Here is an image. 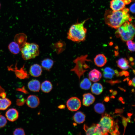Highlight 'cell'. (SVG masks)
I'll return each mask as SVG.
<instances>
[{
    "label": "cell",
    "mask_w": 135,
    "mask_h": 135,
    "mask_svg": "<svg viewBox=\"0 0 135 135\" xmlns=\"http://www.w3.org/2000/svg\"><path fill=\"white\" fill-rule=\"evenodd\" d=\"M129 10L128 8H125L117 11L106 10L104 15L105 23L110 27L117 29L125 22L132 20Z\"/></svg>",
    "instance_id": "6da1fadb"
},
{
    "label": "cell",
    "mask_w": 135,
    "mask_h": 135,
    "mask_svg": "<svg viewBox=\"0 0 135 135\" xmlns=\"http://www.w3.org/2000/svg\"><path fill=\"white\" fill-rule=\"evenodd\" d=\"M98 126L102 135H108L109 133L112 135L119 134L118 126L115 125L113 118L106 114L102 115V117Z\"/></svg>",
    "instance_id": "7a4b0ae2"
},
{
    "label": "cell",
    "mask_w": 135,
    "mask_h": 135,
    "mask_svg": "<svg viewBox=\"0 0 135 135\" xmlns=\"http://www.w3.org/2000/svg\"><path fill=\"white\" fill-rule=\"evenodd\" d=\"M87 20L72 25L67 33V38L76 42L84 41L86 38L87 30L84 27V25Z\"/></svg>",
    "instance_id": "3957f363"
},
{
    "label": "cell",
    "mask_w": 135,
    "mask_h": 135,
    "mask_svg": "<svg viewBox=\"0 0 135 135\" xmlns=\"http://www.w3.org/2000/svg\"><path fill=\"white\" fill-rule=\"evenodd\" d=\"M115 33L117 38H120L123 41H127L133 39L135 34L134 25L127 21L117 28Z\"/></svg>",
    "instance_id": "277c9868"
},
{
    "label": "cell",
    "mask_w": 135,
    "mask_h": 135,
    "mask_svg": "<svg viewBox=\"0 0 135 135\" xmlns=\"http://www.w3.org/2000/svg\"><path fill=\"white\" fill-rule=\"evenodd\" d=\"M20 51L22 56L24 60L34 58L40 53L38 45L36 44L26 42L21 47Z\"/></svg>",
    "instance_id": "5b68a950"
},
{
    "label": "cell",
    "mask_w": 135,
    "mask_h": 135,
    "mask_svg": "<svg viewBox=\"0 0 135 135\" xmlns=\"http://www.w3.org/2000/svg\"><path fill=\"white\" fill-rule=\"evenodd\" d=\"M88 55L82 56L78 57L74 61L76 64V65L73 69L78 76L79 80L81 76L84 74V72L87 70V69L89 68V67L85 63V62L91 61V60L87 59Z\"/></svg>",
    "instance_id": "8992f818"
},
{
    "label": "cell",
    "mask_w": 135,
    "mask_h": 135,
    "mask_svg": "<svg viewBox=\"0 0 135 135\" xmlns=\"http://www.w3.org/2000/svg\"><path fill=\"white\" fill-rule=\"evenodd\" d=\"M66 105L69 110L75 111L78 110L80 108L81 102L78 98L76 97H72L67 100Z\"/></svg>",
    "instance_id": "52a82bcc"
},
{
    "label": "cell",
    "mask_w": 135,
    "mask_h": 135,
    "mask_svg": "<svg viewBox=\"0 0 135 135\" xmlns=\"http://www.w3.org/2000/svg\"><path fill=\"white\" fill-rule=\"evenodd\" d=\"M84 128L86 135H102L97 124H93L89 127L84 124Z\"/></svg>",
    "instance_id": "ba28073f"
},
{
    "label": "cell",
    "mask_w": 135,
    "mask_h": 135,
    "mask_svg": "<svg viewBox=\"0 0 135 135\" xmlns=\"http://www.w3.org/2000/svg\"><path fill=\"white\" fill-rule=\"evenodd\" d=\"M125 4L124 0H112L110 2V6L112 10L117 11L125 8Z\"/></svg>",
    "instance_id": "9c48e42d"
},
{
    "label": "cell",
    "mask_w": 135,
    "mask_h": 135,
    "mask_svg": "<svg viewBox=\"0 0 135 135\" xmlns=\"http://www.w3.org/2000/svg\"><path fill=\"white\" fill-rule=\"evenodd\" d=\"M26 104L29 107L34 108L37 107L40 103L38 98L34 95H30L28 97L26 100Z\"/></svg>",
    "instance_id": "30bf717a"
},
{
    "label": "cell",
    "mask_w": 135,
    "mask_h": 135,
    "mask_svg": "<svg viewBox=\"0 0 135 135\" xmlns=\"http://www.w3.org/2000/svg\"><path fill=\"white\" fill-rule=\"evenodd\" d=\"M6 116L9 121L14 122L18 118L19 113L18 111L15 108H11L8 110L6 113Z\"/></svg>",
    "instance_id": "8fae6325"
},
{
    "label": "cell",
    "mask_w": 135,
    "mask_h": 135,
    "mask_svg": "<svg viewBox=\"0 0 135 135\" xmlns=\"http://www.w3.org/2000/svg\"><path fill=\"white\" fill-rule=\"evenodd\" d=\"M42 72L41 66L39 65L35 64L32 65L30 69L29 73L34 77H38L41 75Z\"/></svg>",
    "instance_id": "7c38bea8"
},
{
    "label": "cell",
    "mask_w": 135,
    "mask_h": 135,
    "mask_svg": "<svg viewBox=\"0 0 135 135\" xmlns=\"http://www.w3.org/2000/svg\"><path fill=\"white\" fill-rule=\"evenodd\" d=\"M83 96L82 104L86 106H89L95 101V97L90 93L85 94L83 95Z\"/></svg>",
    "instance_id": "4fadbf2b"
},
{
    "label": "cell",
    "mask_w": 135,
    "mask_h": 135,
    "mask_svg": "<svg viewBox=\"0 0 135 135\" xmlns=\"http://www.w3.org/2000/svg\"><path fill=\"white\" fill-rule=\"evenodd\" d=\"M28 89L30 91L38 92L39 91L40 88V83L38 80H32L28 82Z\"/></svg>",
    "instance_id": "5bb4252c"
},
{
    "label": "cell",
    "mask_w": 135,
    "mask_h": 135,
    "mask_svg": "<svg viewBox=\"0 0 135 135\" xmlns=\"http://www.w3.org/2000/svg\"><path fill=\"white\" fill-rule=\"evenodd\" d=\"M102 74L98 70L94 69L90 72L88 76L90 80L96 82L99 80L102 77Z\"/></svg>",
    "instance_id": "9a60e30c"
},
{
    "label": "cell",
    "mask_w": 135,
    "mask_h": 135,
    "mask_svg": "<svg viewBox=\"0 0 135 135\" xmlns=\"http://www.w3.org/2000/svg\"><path fill=\"white\" fill-rule=\"evenodd\" d=\"M107 59L103 54H99L97 55L94 59L95 64L98 66L101 67L104 66L106 63Z\"/></svg>",
    "instance_id": "2e32d148"
},
{
    "label": "cell",
    "mask_w": 135,
    "mask_h": 135,
    "mask_svg": "<svg viewBox=\"0 0 135 135\" xmlns=\"http://www.w3.org/2000/svg\"><path fill=\"white\" fill-rule=\"evenodd\" d=\"M27 38V36L25 34L20 33L16 35L14 37V40L15 42L18 44L21 47V44L22 46L26 42Z\"/></svg>",
    "instance_id": "e0dca14e"
},
{
    "label": "cell",
    "mask_w": 135,
    "mask_h": 135,
    "mask_svg": "<svg viewBox=\"0 0 135 135\" xmlns=\"http://www.w3.org/2000/svg\"><path fill=\"white\" fill-rule=\"evenodd\" d=\"M118 66L120 68L124 70H126L131 67L129 65V62L126 58H121L117 61Z\"/></svg>",
    "instance_id": "ac0fdd59"
},
{
    "label": "cell",
    "mask_w": 135,
    "mask_h": 135,
    "mask_svg": "<svg viewBox=\"0 0 135 135\" xmlns=\"http://www.w3.org/2000/svg\"><path fill=\"white\" fill-rule=\"evenodd\" d=\"M91 90L92 93L96 95L100 94L103 90V87L100 83H95L92 86Z\"/></svg>",
    "instance_id": "d6986e66"
},
{
    "label": "cell",
    "mask_w": 135,
    "mask_h": 135,
    "mask_svg": "<svg viewBox=\"0 0 135 135\" xmlns=\"http://www.w3.org/2000/svg\"><path fill=\"white\" fill-rule=\"evenodd\" d=\"M74 121L78 124H81L84 122L85 119V115L81 112L76 113L73 116Z\"/></svg>",
    "instance_id": "ffe728a7"
},
{
    "label": "cell",
    "mask_w": 135,
    "mask_h": 135,
    "mask_svg": "<svg viewBox=\"0 0 135 135\" xmlns=\"http://www.w3.org/2000/svg\"><path fill=\"white\" fill-rule=\"evenodd\" d=\"M8 47L10 52L14 54H18L20 51L19 45L15 42H10L9 44Z\"/></svg>",
    "instance_id": "44dd1931"
},
{
    "label": "cell",
    "mask_w": 135,
    "mask_h": 135,
    "mask_svg": "<svg viewBox=\"0 0 135 135\" xmlns=\"http://www.w3.org/2000/svg\"><path fill=\"white\" fill-rule=\"evenodd\" d=\"M54 64L53 60L48 58L45 59L41 62L42 67L44 69L48 71L52 68Z\"/></svg>",
    "instance_id": "7402d4cb"
},
{
    "label": "cell",
    "mask_w": 135,
    "mask_h": 135,
    "mask_svg": "<svg viewBox=\"0 0 135 135\" xmlns=\"http://www.w3.org/2000/svg\"><path fill=\"white\" fill-rule=\"evenodd\" d=\"M11 103V101L8 98H0V110H4L6 109Z\"/></svg>",
    "instance_id": "603a6c76"
},
{
    "label": "cell",
    "mask_w": 135,
    "mask_h": 135,
    "mask_svg": "<svg viewBox=\"0 0 135 135\" xmlns=\"http://www.w3.org/2000/svg\"><path fill=\"white\" fill-rule=\"evenodd\" d=\"M52 86L51 83L48 80H46L42 84L41 88L42 90L45 93H48L52 90Z\"/></svg>",
    "instance_id": "cb8c5ba5"
},
{
    "label": "cell",
    "mask_w": 135,
    "mask_h": 135,
    "mask_svg": "<svg viewBox=\"0 0 135 135\" xmlns=\"http://www.w3.org/2000/svg\"><path fill=\"white\" fill-rule=\"evenodd\" d=\"M91 84V82L90 80L87 78H85L81 82L80 86L82 89L88 90L90 88Z\"/></svg>",
    "instance_id": "d4e9b609"
},
{
    "label": "cell",
    "mask_w": 135,
    "mask_h": 135,
    "mask_svg": "<svg viewBox=\"0 0 135 135\" xmlns=\"http://www.w3.org/2000/svg\"><path fill=\"white\" fill-rule=\"evenodd\" d=\"M94 108L95 111L99 114L104 113L105 109L104 105L101 103L96 104L94 106Z\"/></svg>",
    "instance_id": "484cf974"
},
{
    "label": "cell",
    "mask_w": 135,
    "mask_h": 135,
    "mask_svg": "<svg viewBox=\"0 0 135 135\" xmlns=\"http://www.w3.org/2000/svg\"><path fill=\"white\" fill-rule=\"evenodd\" d=\"M103 70V72L110 73L113 75H116L117 76H119V72L117 70H114L109 67H106L104 68Z\"/></svg>",
    "instance_id": "4316f807"
},
{
    "label": "cell",
    "mask_w": 135,
    "mask_h": 135,
    "mask_svg": "<svg viewBox=\"0 0 135 135\" xmlns=\"http://www.w3.org/2000/svg\"><path fill=\"white\" fill-rule=\"evenodd\" d=\"M126 44L129 50L131 52H134L135 50V43L132 40L127 41Z\"/></svg>",
    "instance_id": "83f0119b"
},
{
    "label": "cell",
    "mask_w": 135,
    "mask_h": 135,
    "mask_svg": "<svg viewBox=\"0 0 135 135\" xmlns=\"http://www.w3.org/2000/svg\"><path fill=\"white\" fill-rule=\"evenodd\" d=\"M14 135H24L25 134L24 129L21 128H16L13 132Z\"/></svg>",
    "instance_id": "f1b7e54d"
},
{
    "label": "cell",
    "mask_w": 135,
    "mask_h": 135,
    "mask_svg": "<svg viewBox=\"0 0 135 135\" xmlns=\"http://www.w3.org/2000/svg\"><path fill=\"white\" fill-rule=\"evenodd\" d=\"M7 121L6 118L4 116L0 115V128H2L6 125Z\"/></svg>",
    "instance_id": "f546056e"
},
{
    "label": "cell",
    "mask_w": 135,
    "mask_h": 135,
    "mask_svg": "<svg viewBox=\"0 0 135 135\" xmlns=\"http://www.w3.org/2000/svg\"><path fill=\"white\" fill-rule=\"evenodd\" d=\"M6 96L4 89L0 86V97L4 98H6Z\"/></svg>",
    "instance_id": "4dcf8cb0"
},
{
    "label": "cell",
    "mask_w": 135,
    "mask_h": 135,
    "mask_svg": "<svg viewBox=\"0 0 135 135\" xmlns=\"http://www.w3.org/2000/svg\"><path fill=\"white\" fill-rule=\"evenodd\" d=\"M103 76L105 78L111 79L113 76L112 74L108 72H103Z\"/></svg>",
    "instance_id": "1f68e13d"
},
{
    "label": "cell",
    "mask_w": 135,
    "mask_h": 135,
    "mask_svg": "<svg viewBox=\"0 0 135 135\" xmlns=\"http://www.w3.org/2000/svg\"><path fill=\"white\" fill-rule=\"evenodd\" d=\"M26 100L23 98L21 100H17V104L18 105L20 106L24 104Z\"/></svg>",
    "instance_id": "d6a6232c"
},
{
    "label": "cell",
    "mask_w": 135,
    "mask_h": 135,
    "mask_svg": "<svg viewBox=\"0 0 135 135\" xmlns=\"http://www.w3.org/2000/svg\"><path fill=\"white\" fill-rule=\"evenodd\" d=\"M119 76H122L124 75L125 76H127L129 75V73L127 71L123 70L119 73Z\"/></svg>",
    "instance_id": "836d02e7"
},
{
    "label": "cell",
    "mask_w": 135,
    "mask_h": 135,
    "mask_svg": "<svg viewBox=\"0 0 135 135\" xmlns=\"http://www.w3.org/2000/svg\"><path fill=\"white\" fill-rule=\"evenodd\" d=\"M135 4L134 3L132 4L130 6V11L133 13H134L135 12Z\"/></svg>",
    "instance_id": "e575fe53"
},
{
    "label": "cell",
    "mask_w": 135,
    "mask_h": 135,
    "mask_svg": "<svg viewBox=\"0 0 135 135\" xmlns=\"http://www.w3.org/2000/svg\"><path fill=\"white\" fill-rule=\"evenodd\" d=\"M127 121L126 120V119L124 117L122 118V122L124 125V129H125L126 128L127 125Z\"/></svg>",
    "instance_id": "d590c367"
},
{
    "label": "cell",
    "mask_w": 135,
    "mask_h": 135,
    "mask_svg": "<svg viewBox=\"0 0 135 135\" xmlns=\"http://www.w3.org/2000/svg\"><path fill=\"white\" fill-rule=\"evenodd\" d=\"M120 81L118 80H116L115 81H112V80H110L108 81V82L110 83L111 84H114L117 83H118Z\"/></svg>",
    "instance_id": "8d00e7d4"
},
{
    "label": "cell",
    "mask_w": 135,
    "mask_h": 135,
    "mask_svg": "<svg viewBox=\"0 0 135 135\" xmlns=\"http://www.w3.org/2000/svg\"><path fill=\"white\" fill-rule=\"evenodd\" d=\"M126 4H128L130 2L131 0H124Z\"/></svg>",
    "instance_id": "74e56055"
},
{
    "label": "cell",
    "mask_w": 135,
    "mask_h": 135,
    "mask_svg": "<svg viewBox=\"0 0 135 135\" xmlns=\"http://www.w3.org/2000/svg\"><path fill=\"white\" fill-rule=\"evenodd\" d=\"M135 78H134L132 79V85L134 87H135Z\"/></svg>",
    "instance_id": "f35d334b"
},
{
    "label": "cell",
    "mask_w": 135,
    "mask_h": 135,
    "mask_svg": "<svg viewBox=\"0 0 135 135\" xmlns=\"http://www.w3.org/2000/svg\"><path fill=\"white\" fill-rule=\"evenodd\" d=\"M110 100L108 96H106L105 97L104 99V101L107 102Z\"/></svg>",
    "instance_id": "ab89813d"
},
{
    "label": "cell",
    "mask_w": 135,
    "mask_h": 135,
    "mask_svg": "<svg viewBox=\"0 0 135 135\" xmlns=\"http://www.w3.org/2000/svg\"><path fill=\"white\" fill-rule=\"evenodd\" d=\"M128 81V84L129 85H132V80H129Z\"/></svg>",
    "instance_id": "60d3db41"
},
{
    "label": "cell",
    "mask_w": 135,
    "mask_h": 135,
    "mask_svg": "<svg viewBox=\"0 0 135 135\" xmlns=\"http://www.w3.org/2000/svg\"><path fill=\"white\" fill-rule=\"evenodd\" d=\"M117 94V92L116 91H114L113 92L112 94L113 95H115Z\"/></svg>",
    "instance_id": "b9f144b4"
},
{
    "label": "cell",
    "mask_w": 135,
    "mask_h": 135,
    "mask_svg": "<svg viewBox=\"0 0 135 135\" xmlns=\"http://www.w3.org/2000/svg\"><path fill=\"white\" fill-rule=\"evenodd\" d=\"M126 120L127 122H131V121L130 120L129 118H127L126 119Z\"/></svg>",
    "instance_id": "7bdbcfd3"
},
{
    "label": "cell",
    "mask_w": 135,
    "mask_h": 135,
    "mask_svg": "<svg viewBox=\"0 0 135 135\" xmlns=\"http://www.w3.org/2000/svg\"><path fill=\"white\" fill-rule=\"evenodd\" d=\"M119 88L121 90H123V91H125V90H124V89L122 88H120V87H119Z\"/></svg>",
    "instance_id": "ee69618b"
},
{
    "label": "cell",
    "mask_w": 135,
    "mask_h": 135,
    "mask_svg": "<svg viewBox=\"0 0 135 135\" xmlns=\"http://www.w3.org/2000/svg\"><path fill=\"white\" fill-rule=\"evenodd\" d=\"M122 98H119V100L120 101H122Z\"/></svg>",
    "instance_id": "f6af8a7d"
},
{
    "label": "cell",
    "mask_w": 135,
    "mask_h": 135,
    "mask_svg": "<svg viewBox=\"0 0 135 135\" xmlns=\"http://www.w3.org/2000/svg\"><path fill=\"white\" fill-rule=\"evenodd\" d=\"M1 6V4L0 3V9Z\"/></svg>",
    "instance_id": "bcb514c9"
},
{
    "label": "cell",
    "mask_w": 135,
    "mask_h": 135,
    "mask_svg": "<svg viewBox=\"0 0 135 135\" xmlns=\"http://www.w3.org/2000/svg\"></svg>",
    "instance_id": "7dc6e473"
}]
</instances>
